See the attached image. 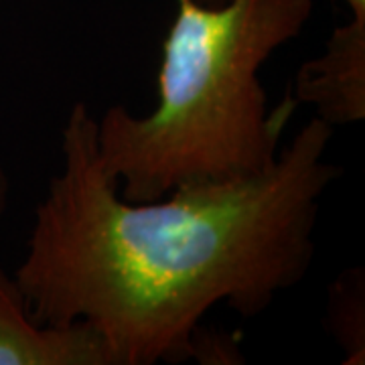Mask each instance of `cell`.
Returning <instances> with one entry per match:
<instances>
[{
    "instance_id": "3",
    "label": "cell",
    "mask_w": 365,
    "mask_h": 365,
    "mask_svg": "<svg viewBox=\"0 0 365 365\" xmlns=\"http://www.w3.org/2000/svg\"><path fill=\"white\" fill-rule=\"evenodd\" d=\"M0 365H112L102 335L88 323L39 325L14 276L0 268Z\"/></svg>"
},
{
    "instance_id": "4",
    "label": "cell",
    "mask_w": 365,
    "mask_h": 365,
    "mask_svg": "<svg viewBox=\"0 0 365 365\" xmlns=\"http://www.w3.org/2000/svg\"><path fill=\"white\" fill-rule=\"evenodd\" d=\"M294 102L314 106L331 126L365 118V19H349L325 43V51L302 63L294 79Z\"/></svg>"
},
{
    "instance_id": "1",
    "label": "cell",
    "mask_w": 365,
    "mask_h": 365,
    "mask_svg": "<svg viewBox=\"0 0 365 365\" xmlns=\"http://www.w3.org/2000/svg\"><path fill=\"white\" fill-rule=\"evenodd\" d=\"M331 138L333 126L313 116L258 175L136 203L102 169L96 118L76 102L61 128L63 165L14 272L31 319L88 323L112 365L195 359L211 309L252 319L307 278L319 205L341 173L327 158Z\"/></svg>"
},
{
    "instance_id": "5",
    "label": "cell",
    "mask_w": 365,
    "mask_h": 365,
    "mask_svg": "<svg viewBox=\"0 0 365 365\" xmlns=\"http://www.w3.org/2000/svg\"><path fill=\"white\" fill-rule=\"evenodd\" d=\"M327 329L345 353V364H365V274L364 268L341 272L329 288Z\"/></svg>"
},
{
    "instance_id": "6",
    "label": "cell",
    "mask_w": 365,
    "mask_h": 365,
    "mask_svg": "<svg viewBox=\"0 0 365 365\" xmlns=\"http://www.w3.org/2000/svg\"><path fill=\"white\" fill-rule=\"evenodd\" d=\"M9 191H11V181H9V175L0 163V217L4 215L6 205H9Z\"/></svg>"
},
{
    "instance_id": "8",
    "label": "cell",
    "mask_w": 365,
    "mask_h": 365,
    "mask_svg": "<svg viewBox=\"0 0 365 365\" xmlns=\"http://www.w3.org/2000/svg\"><path fill=\"white\" fill-rule=\"evenodd\" d=\"M199 4H207V6H217V4H223L225 0H195Z\"/></svg>"
},
{
    "instance_id": "7",
    "label": "cell",
    "mask_w": 365,
    "mask_h": 365,
    "mask_svg": "<svg viewBox=\"0 0 365 365\" xmlns=\"http://www.w3.org/2000/svg\"><path fill=\"white\" fill-rule=\"evenodd\" d=\"M349 11H351L353 19H365V0H343Z\"/></svg>"
},
{
    "instance_id": "2",
    "label": "cell",
    "mask_w": 365,
    "mask_h": 365,
    "mask_svg": "<svg viewBox=\"0 0 365 365\" xmlns=\"http://www.w3.org/2000/svg\"><path fill=\"white\" fill-rule=\"evenodd\" d=\"M313 11L314 0H177L157 108L134 116L112 106L96 120L100 163L120 182V195L155 201L181 185L268 169L297 102L270 114L260 71L299 37Z\"/></svg>"
}]
</instances>
